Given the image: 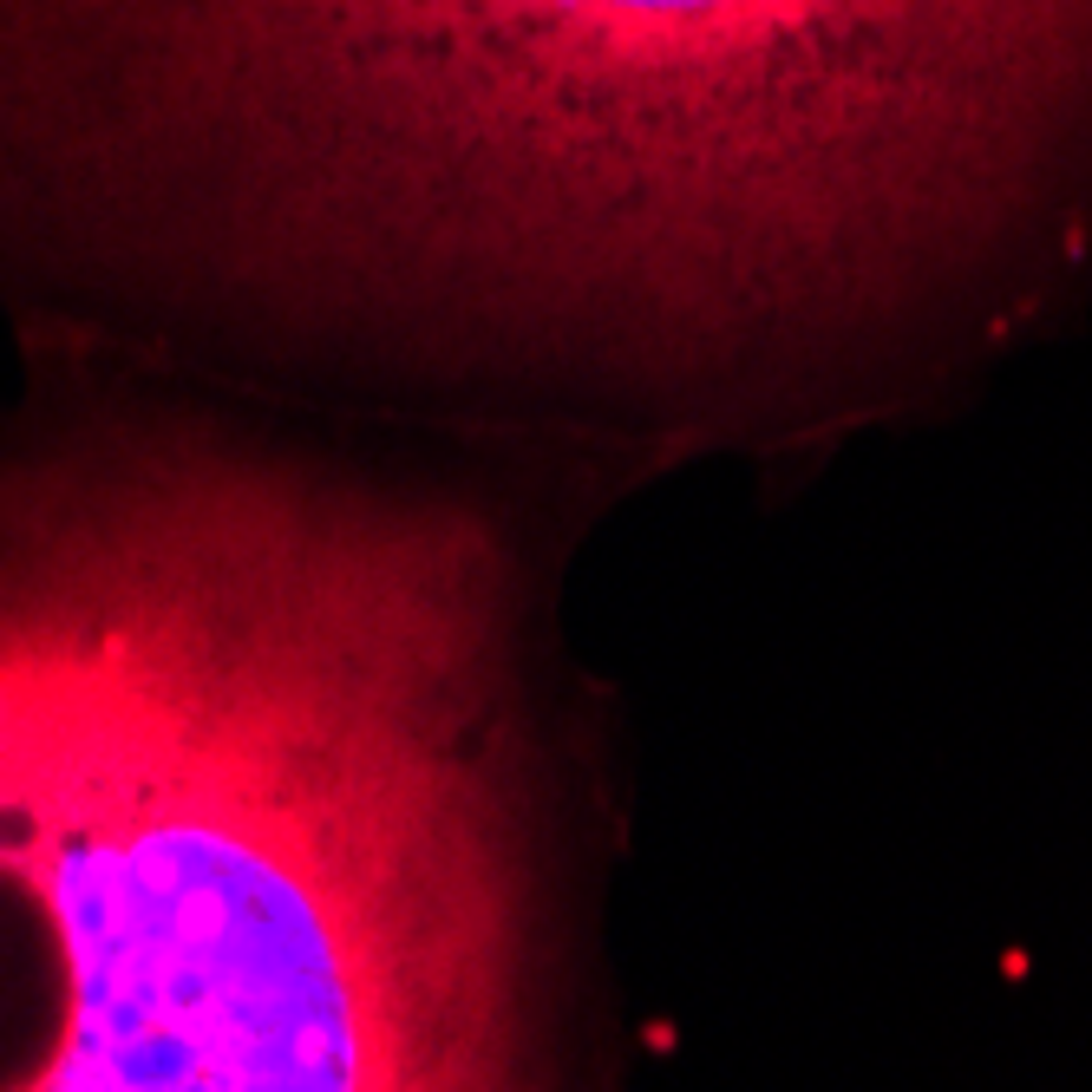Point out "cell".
<instances>
[{"label":"cell","mask_w":1092,"mask_h":1092,"mask_svg":"<svg viewBox=\"0 0 1092 1092\" xmlns=\"http://www.w3.org/2000/svg\"><path fill=\"white\" fill-rule=\"evenodd\" d=\"M531 576L203 419L0 451V1092H537Z\"/></svg>","instance_id":"7a4b0ae2"},{"label":"cell","mask_w":1092,"mask_h":1092,"mask_svg":"<svg viewBox=\"0 0 1092 1092\" xmlns=\"http://www.w3.org/2000/svg\"><path fill=\"white\" fill-rule=\"evenodd\" d=\"M1092 216V0H0V282L595 445L890 393Z\"/></svg>","instance_id":"6da1fadb"}]
</instances>
